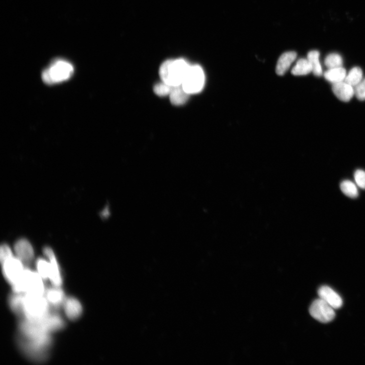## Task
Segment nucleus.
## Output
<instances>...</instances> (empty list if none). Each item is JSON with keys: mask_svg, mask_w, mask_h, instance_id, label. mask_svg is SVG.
I'll list each match as a JSON object with an SVG mask.
<instances>
[{"mask_svg": "<svg viewBox=\"0 0 365 365\" xmlns=\"http://www.w3.org/2000/svg\"><path fill=\"white\" fill-rule=\"evenodd\" d=\"M72 64L64 59H56L42 72V78L45 84L53 85L68 80L73 75Z\"/></svg>", "mask_w": 365, "mask_h": 365, "instance_id": "2", "label": "nucleus"}, {"mask_svg": "<svg viewBox=\"0 0 365 365\" xmlns=\"http://www.w3.org/2000/svg\"><path fill=\"white\" fill-rule=\"evenodd\" d=\"M354 178L358 187L365 190V172L362 170H356L354 172Z\"/></svg>", "mask_w": 365, "mask_h": 365, "instance_id": "27", "label": "nucleus"}, {"mask_svg": "<svg viewBox=\"0 0 365 365\" xmlns=\"http://www.w3.org/2000/svg\"><path fill=\"white\" fill-rule=\"evenodd\" d=\"M44 252L50 260V264L51 272L50 280L54 286L60 287L62 284V278L55 254L52 249L48 247L45 248Z\"/></svg>", "mask_w": 365, "mask_h": 365, "instance_id": "10", "label": "nucleus"}, {"mask_svg": "<svg viewBox=\"0 0 365 365\" xmlns=\"http://www.w3.org/2000/svg\"><path fill=\"white\" fill-rule=\"evenodd\" d=\"M24 295L14 293L9 298V304L12 311L18 314H24Z\"/></svg>", "mask_w": 365, "mask_h": 365, "instance_id": "19", "label": "nucleus"}, {"mask_svg": "<svg viewBox=\"0 0 365 365\" xmlns=\"http://www.w3.org/2000/svg\"><path fill=\"white\" fill-rule=\"evenodd\" d=\"M44 280L38 272L25 269L20 280L12 286L14 293L44 296Z\"/></svg>", "mask_w": 365, "mask_h": 365, "instance_id": "3", "label": "nucleus"}, {"mask_svg": "<svg viewBox=\"0 0 365 365\" xmlns=\"http://www.w3.org/2000/svg\"><path fill=\"white\" fill-rule=\"evenodd\" d=\"M171 103L174 106L185 104L188 100L190 94H188L181 86H174L170 94Z\"/></svg>", "mask_w": 365, "mask_h": 365, "instance_id": "17", "label": "nucleus"}, {"mask_svg": "<svg viewBox=\"0 0 365 365\" xmlns=\"http://www.w3.org/2000/svg\"><path fill=\"white\" fill-rule=\"evenodd\" d=\"M12 256L10 248L6 244L2 245L0 250V260H1L2 264Z\"/></svg>", "mask_w": 365, "mask_h": 365, "instance_id": "28", "label": "nucleus"}, {"mask_svg": "<svg viewBox=\"0 0 365 365\" xmlns=\"http://www.w3.org/2000/svg\"><path fill=\"white\" fill-rule=\"evenodd\" d=\"M354 95L361 101L365 100V78L354 87Z\"/></svg>", "mask_w": 365, "mask_h": 365, "instance_id": "26", "label": "nucleus"}, {"mask_svg": "<svg viewBox=\"0 0 365 365\" xmlns=\"http://www.w3.org/2000/svg\"><path fill=\"white\" fill-rule=\"evenodd\" d=\"M363 73L362 70L358 66L352 68L346 74L344 82L355 87L362 80Z\"/></svg>", "mask_w": 365, "mask_h": 365, "instance_id": "21", "label": "nucleus"}, {"mask_svg": "<svg viewBox=\"0 0 365 365\" xmlns=\"http://www.w3.org/2000/svg\"><path fill=\"white\" fill-rule=\"evenodd\" d=\"M46 330L48 332L61 330L65 326L62 318L56 314L48 313L43 318L40 320Z\"/></svg>", "mask_w": 365, "mask_h": 365, "instance_id": "11", "label": "nucleus"}, {"mask_svg": "<svg viewBox=\"0 0 365 365\" xmlns=\"http://www.w3.org/2000/svg\"><path fill=\"white\" fill-rule=\"evenodd\" d=\"M36 268L38 273L44 280H50L51 272L50 262L40 258L36 262Z\"/></svg>", "mask_w": 365, "mask_h": 365, "instance_id": "23", "label": "nucleus"}, {"mask_svg": "<svg viewBox=\"0 0 365 365\" xmlns=\"http://www.w3.org/2000/svg\"><path fill=\"white\" fill-rule=\"evenodd\" d=\"M191 66L182 58L167 60L160 67V78L162 82L172 86H182Z\"/></svg>", "mask_w": 365, "mask_h": 365, "instance_id": "1", "label": "nucleus"}, {"mask_svg": "<svg viewBox=\"0 0 365 365\" xmlns=\"http://www.w3.org/2000/svg\"><path fill=\"white\" fill-rule=\"evenodd\" d=\"M332 91L340 100L344 102H350L354 95V87L344 81L334 84Z\"/></svg>", "mask_w": 365, "mask_h": 365, "instance_id": "12", "label": "nucleus"}, {"mask_svg": "<svg viewBox=\"0 0 365 365\" xmlns=\"http://www.w3.org/2000/svg\"><path fill=\"white\" fill-rule=\"evenodd\" d=\"M297 58V54L294 52H288L283 54L279 58L276 68L277 74L284 76L289 69L292 63Z\"/></svg>", "mask_w": 365, "mask_h": 365, "instance_id": "14", "label": "nucleus"}, {"mask_svg": "<svg viewBox=\"0 0 365 365\" xmlns=\"http://www.w3.org/2000/svg\"><path fill=\"white\" fill-rule=\"evenodd\" d=\"M318 295L320 298L330 304L334 309H339L343 305V301L340 296L332 288L324 286L319 288Z\"/></svg>", "mask_w": 365, "mask_h": 365, "instance_id": "8", "label": "nucleus"}, {"mask_svg": "<svg viewBox=\"0 0 365 365\" xmlns=\"http://www.w3.org/2000/svg\"><path fill=\"white\" fill-rule=\"evenodd\" d=\"M340 189L342 192L352 198H356L358 196V192L356 184L350 180H344L342 182Z\"/></svg>", "mask_w": 365, "mask_h": 365, "instance_id": "22", "label": "nucleus"}, {"mask_svg": "<svg viewBox=\"0 0 365 365\" xmlns=\"http://www.w3.org/2000/svg\"><path fill=\"white\" fill-rule=\"evenodd\" d=\"M49 303L44 296L26 294L24 298V315L30 320H39L50 312Z\"/></svg>", "mask_w": 365, "mask_h": 365, "instance_id": "4", "label": "nucleus"}, {"mask_svg": "<svg viewBox=\"0 0 365 365\" xmlns=\"http://www.w3.org/2000/svg\"><path fill=\"white\" fill-rule=\"evenodd\" d=\"M334 310L330 304L319 298L312 302L310 308V312L316 320L322 323H327L335 318Z\"/></svg>", "mask_w": 365, "mask_h": 365, "instance_id": "6", "label": "nucleus"}, {"mask_svg": "<svg viewBox=\"0 0 365 365\" xmlns=\"http://www.w3.org/2000/svg\"><path fill=\"white\" fill-rule=\"evenodd\" d=\"M2 265L4 276L12 286L20 280L25 270L23 263L13 256L2 262Z\"/></svg>", "mask_w": 365, "mask_h": 365, "instance_id": "7", "label": "nucleus"}, {"mask_svg": "<svg viewBox=\"0 0 365 365\" xmlns=\"http://www.w3.org/2000/svg\"><path fill=\"white\" fill-rule=\"evenodd\" d=\"M347 73L346 70L342 66L328 68L324 73L326 80L334 84L344 82Z\"/></svg>", "mask_w": 365, "mask_h": 365, "instance_id": "16", "label": "nucleus"}, {"mask_svg": "<svg viewBox=\"0 0 365 365\" xmlns=\"http://www.w3.org/2000/svg\"><path fill=\"white\" fill-rule=\"evenodd\" d=\"M324 64L328 68L340 67L342 66L343 60L339 54L332 53L326 56Z\"/></svg>", "mask_w": 365, "mask_h": 365, "instance_id": "24", "label": "nucleus"}, {"mask_svg": "<svg viewBox=\"0 0 365 365\" xmlns=\"http://www.w3.org/2000/svg\"><path fill=\"white\" fill-rule=\"evenodd\" d=\"M64 309L66 316L72 320L78 318L82 312V307L80 302L72 298L64 301Z\"/></svg>", "mask_w": 365, "mask_h": 365, "instance_id": "13", "label": "nucleus"}, {"mask_svg": "<svg viewBox=\"0 0 365 365\" xmlns=\"http://www.w3.org/2000/svg\"><path fill=\"white\" fill-rule=\"evenodd\" d=\"M16 253L23 264H28L34 258V250L30 244L26 240H18L14 246Z\"/></svg>", "mask_w": 365, "mask_h": 365, "instance_id": "9", "label": "nucleus"}, {"mask_svg": "<svg viewBox=\"0 0 365 365\" xmlns=\"http://www.w3.org/2000/svg\"><path fill=\"white\" fill-rule=\"evenodd\" d=\"M308 60L310 62L314 74L320 77L322 74V68L320 62V52L317 50H312L308 54Z\"/></svg>", "mask_w": 365, "mask_h": 365, "instance_id": "20", "label": "nucleus"}, {"mask_svg": "<svg viewBox=\"0 0 365 365\" xmlns=\"http://www.w3.org/2000/svg\"><path fill=\"white\" fill-rule=\"evenodd\" d=\"M54 286L46 290L44 296L50 304L58 307L65 301L64 294L60 287Z\"/></svg>", "mask_w": 365, "mask_h": 365, "instance_id": "15", "label": "nucleus"}, {"mask_svg": "<svg viewBox=\"0 0 365 365\" xmlns=\"http://www.w3.org/2000/svg\"><path fill=\"white\" fill-rule=\"evenodd\" d=\"M173 87L174 86H172L162 82L154 86V92L156 94L160 96H170Z\"/></svg>", "mask_w": 365, "mask_h": 365, "instance_id": "25", "label": "nucleus"}, {"mask_svg": "<svg viewBox=\"0 0 365 365\" xmlns=\"http://www.w3.org/2000/svg\"><path fill=\"white\" fill-rule=\"evenodd\" d=\"M205 75L199 65H192L182 84V88L189 94L200 92L204 86Z\"/></svg>", "mask_w": 365, "mask_h": 365, "instance_id": "5", "label": "nucleus"}, {"mask_svg": "<svg viewBox=\"0 0 365 365\" xmlns=\"http://www.w3.org/2000/svg\"><path fill=\"white\" fill-rule=\"evenodd\" d=\"M312 72V66L308 58H301L292 70V74L295 76H306Z\"/></svg>", "mask_w": 365, "mask_h": 365, "instance_id": "18", "label": "nucleus"}]
</instances>
